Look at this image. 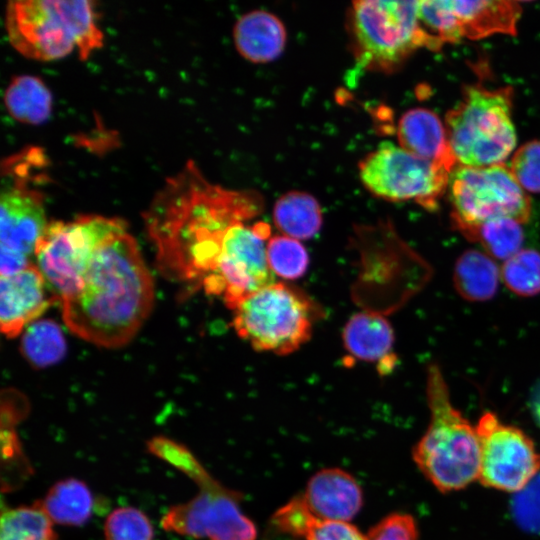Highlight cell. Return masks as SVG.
<instances>
[{"label": "cell", "instance_id": "6da1fadb", "mask_svg": "<svg viewBox=\"0 0 540 540\" xmlns=\"http://www.w3.org/2000/svg\"><path fill=\"white\" fill-rule=\"evenodd\" d=\"M257 194L210 183L193 161L169 177L144 212L156 265L169 280L204 289L213 276L228 227L260 212Z\"/></svg>", "mask_w": 540, "mask_h": 540}, {"label": "cell", "instance_id": "7a4b0ae2", "mask_svg": "<svg viewBox=\"0 0 540 540\" xmlns=\"http://www.w3.org/2000/svg\"><path fill=\"white\" fill-rule=\"evenodd\" d=\"M152 276L128 231L105 242L91 258L77 291L60 302L67 328L104 348L129 343L149 316Z\"/></svg>", "mask_w": 540, "mask_h": 540}, {"label": "cell", "instance_id": "3957f363", "mask_svg": "<svg viewBox=\"0 0 540 540\" xmlns=\"http://www.w3.org/2000/svg\"><path fill=\"white\" fill-rule=\"evenodd\" d=\"M426 376L430 421L413 449V459L440 492L458 491L479 478L480 444L476 427L453 405L439 366L429 365Z\"/></svg>", "mask_w": 540, "mask_h": 540}, {"label": "cell", "instance_id": "277c9868", "mask_svg": "<svg viewBox=\"0 0 540 540\" xmlns=\"http://www.w3.org/2000/svg\"><path fill=\"white\" fill-rule=\"evenodd\" d=\"M147 449L183 472L199 487V493L190 501L167 510L161 520L164 530L209 540L256 539L254 523L239 506L240 494L215 480L187 447L157 436L148 441Z\"/></svg>", "mask_w": 540, "mask_h": 540}, {"label": "cell", "instance_id": "5b68a950", "mask_svg": "<svg viewBox=\"0 0 540 540\" xmlns=\"http://www.w3.org/2000/svg\"><path fill=\"white\" fill-rule=\"evenodd\" d=\"M92 1L18 0L5 16L11 45L23 56L51 61L76 51L88 58L103 46V33Z\"/></svg>", "mask_w": 540, "mask_h": 540}, {"label": "cell", "instance_id": "8992f818", "mask_svg": "<svg viewBox=\"0 0 540 540\" xmlns=\"http://www.w3.org/2000/svg\"><path fill=\"white\" fill-rule=\"evenodd\" d=\"M47 159L40 148L29 147L3 160L0 197V272L15 274L30 264L45 232L44 195L40 190Z\"/></svg>", "mask_w": 540, "mask_h": 540}, {"label": "cell", "instance_id": "52a82bcc", "mask_svg": "<svg viewBox=\"0 0 540 540\" xmlns=\"http://www.w3.org/2000/svg\"><path fill=\"white\" fill-rule=\"evenodd\" d=\"M513 89L465 87L444 120L448 143L458 165L484 167L504 163L515 149Z\"/></svg>", "mask_w": 540, "mask_h": 540}, {"label": "cell", "instance_id": "ba28073f", "mask_svg": "<svg viewBox=\"0 0 540 540\" xmlns=\"http://www.w3.org/2000/svg\"><path fill=\"white\" fill-rule=\"evenodd\" d=\"M318 315L304 293L275 282L240 302L233 310L232 326L254 350L282 356L310 339Z\"/></svg>", "mask_w": 540, "mask_h": 540}, {"label": "cell", "instance_id": "9c48e42d", "mask_svg": "<svg viewBox=\"0 0 540 540\" xmlns=\"http://www.w3.org/2000/svg\"><path fill=\"white\" fill-rule=\"evenodd\" d=\"M349 26L355 59L368 70L391 72L415 50L427 48L419 1H354Z\"/></svg>", "mask_w": 540, "mask_h": 540}, {"label": "cell", "instance_id": "30bf717a", "mask_svg": "<svg viewBox=\"0 0 540 540\" xmlns=\"http://www.w3.org/2000/svg\"><path fill=\"white\" fill-rule=\"evenodd\" d=\"M126 231L127 223L123 219L101 215L49 222L34 256L54 298L61 302L74 294L94 253Z\"/></svg>", "mask_w": 540, "mask_h": 540}, {"label": "cell", "instance_id": "8fae6325", "mask_svg": "<svg viewBox=\"0 0 540 540\" xmlns=\"http://www.w3.org/2000/svg\"><path fill=\"white\" fill-rule=\"evenodd\" d=\"M447 189L451 221L457 231L499 218L524 224L531 216L529 195L504 163L484 167L456 165Z\"/></svg>", "mask_w": 540, "mask_h": 540}, {"label": "cell", "instance_id": "7c38bea8", "mask_svg": "<svg viewBox=\"0 0 540 540\" xmlns=\"http://www.w3.org/2000/svg\"><path fill=\"white\" fill-rule=\"evenodd\" d=\"M452 170L390 141L380 143L359 163L360 180L373 195L393 202L414 201L431 210L447 190Z\"/></svg>", "mask_w": 540, "mask_h": 540}, {"label": "cell", "instance_id": "4fadbf2b", "mask_svg": "<svg viewBox=\"0 0 540 540\" xmlns=\"http://www.w3.org/2000/svg\"><path fill=\"white\" fill-rule=\"evenodd\" d=\"M270 237L268 223H232L226 231L216 270L203 291L220 297L233 311L246 297L275 283L267 259Z\"/></svg>", "mask_w": 540, "mask_h": 540}, {"label": "cell", "instance_id": "5bb4252c", "mask_svg": "<svg viewBox=\"0 0 540 540\" xmlns=\"http://www.w3.org/2000/svg\"><path fill=\"white\" fill-rule=\"evenodd\" d=\"M475 427L480 444L478 480L482 485L518 493L536 478L540 452L523 430L502 422L491 411L483 412Z\"/></svg>", "mask_w": 540, "mask_h": 540}, {"label": "cell", "instance_id": "9a60e30c", "mask_svg": "<svg viewBox=\"0 0 540 540\" xmlns=\"http://www.w3.org/2000/svg\"><path fill=\"white\" fill-rule=\"evenodd\" d=\"M43 275L32 263L23 270L0 279V327L13 338L36 320L56 300ZM52 294V293H51Z\"/></svg>", "mask_w": 540, "mask_h": 540}, {"label": "cell", "instance_id": "2e32d148", "mask_svg": "<svg viewBox=\"0 0 540 540\" xmlns=\"http://www.w3.org/2000/svg\"><path fill=\"white\" fill-rule=\"evenodd\" d=\"M449 42L481 39L493 34L514 35L522 8L503 0H446Z\"/></svg>", "mask_w": 540, "mask_h": 540}, {"label": "cell", "instance_id": "e0dca14e", "mask_svg": "<svg viewBox=\"0 0 540 540\" xmlns=\"http://www.w3.org/2000/svg\"><path fill=\"white\" fill-rule=\"evenodd\" d=\"M302 497L320 520L348 522L363 504L360 486L349 473L339 468H326L314 474Z\"/></svg>", "mask_w": 540, "mask_h": 540}, {"label": "cell", "instance_id": "ac0fdd59", "mask_svg": "<svg viewBox=\"0 0 540 540\" xmlns=\"http://www.w3.org/2000/svg\"><path fill=\"white\" fill-rule=\"evenodd\" d=\"M398 144L411 154L454 169L457 164L446 127L432 110L422 107L404 112L396 126Z\"/></svg>", "mask_w": 540, "mask_h": 540}, {"label": "cell", "instance_id": "d6986e66", "mask_svg": "<svg viewBox=\"0 0 540 540\" xmlns=\"http://www.w3.org/2000/svg\"><path fill=\"white\" fill-rule=\"evenodd\" d=\"M233 40L243 58L263 64L276 60L283 53L287 31L279 17L258 9L243 14L236 21Z\"/></svg>", "mask_w": 540, "mask_h": 540}, {"label": "cell", "instance_id": "ffe728a7", "mask_svg": "<svg viewBox=\"0 0 540 540\" xmlns=\"http://www.w3.org/2000/svg\"><path fill=\"white\" fill-rule=\"evenodd\" d=\"M342 338L344 348L354 359L378 362L383 373L394 366V331L383 316L375 312L355 313L346 322Z\"/></svg>", "mask_w": 540, "mask_h": 540}, {"label": "cell", "instance_id": "44dd1931", "mask_svg": "<svg viewBox=\"0 0 540 540\" xmlns=\"http://www.w3.org/2000/svg\"><path fill=\"white\" fill-rule=\"evenodd\" d=\"M501 280L500 267L484 251L468 249L456 260L453 284L456 292L470 302L493 298Z\"/></svg>", "mask_w": 540, "mask_h": 540}, {"label": "cell", "instance_id": "7402d4cb", "mask_svg": "<svg viewBox=\"0 0 540 540\" xmlns=\"http://www.w3.org/2000/svg\"><path fill=\"white\" fill-rule=\"evenodd\" d=\"M36 503L52 522L81 526L93 513L94 497L83 481L68 478L56 482L45 497Z\"/></svg>", "mask_w": 540, "mask_h": 540}, {"label": "cell", "instance_id": "603a6c76", "mask_svg": "<svg viewBox=\"0 0 540 540\" xmlns=\"http://www.w3.org/2000/svg\"><path fill=\"white\" fill-rule=\"evenodd\" d=\"M273 221L282 235L296 240H308L313 238L322 226V209L313 195L303 191H290L275 202Z\"/></svg>", "mask_w": 540, "mask_h": 540}, {"label": "cell", "instance_id": "cb8c5ba5", "mask_svg": "<svg viewBox=\"0 0 540 540\" xmlns=\"http://www.w3.org/2000/svg\"><path fill=\"white\" fill-rule=\"evenodd\" d=\"M4 102L9 114L26 124H41L52 111L50 90L41 79L31 75L14 77L6 88Z\"/></svg>", "mask_w": 540, "mask_h": 540}, {"label": "cell", "instance_id": "d4e9b609", "mask_svg": "<svg viewBox=\"0 0 540 540\" xmlns=\"http://www.w3.org/2000/svg\"><path fill=\"white\" fill-rule=\"evenodd\" d=\"M458 232L478 243L490 257L503 262L519 252L524 242L522 223L510 218L493 219Z\"/></svg>", "mask_w": 540, "mask_h": 540}, {"label": "cell", "instance_id": "484cf974", "mask_svg": "<svg viewBox=\"0 0 540 540\" xmlns=\"http://www.w3.org/2000/svg\"><path fill=\"white\" fill-rule=\"evenodd\" d=\"M21 351L33 366L43 368L63 358L66 342L61 329L55 322L35 321L23 334Z\"/></svg>", "mask_w": 540, "mask_h": 540}, {"label": "cell", "instance_id": "4316f807", "mask_svg": "<svg viewBox=\"0 0 540 540\" xmlns=\"http://www.w3.org/2000/svg\"><path fill=\"white\" fill-rule=\"evenodd\" d=\"M0 540H57L53 522L37 505L2 511Z\"/></svg>", "mask_w": 540, "mask_h": 540}, {"label": "cell", "instance_id": "83f0119b", "mask_svg": "<svg viewBox=\"0 0 540 540\" xmlns=\"http://www.w3.org/2000/svg\"><path fill=\"white\" fill-rule=\"evenodd\" d=\"M501 280L514 294L532 297L540 294V252L522 248L500 267Z\"/></svg>", "mask_w": 540, "mask_h": 540}, {"label": "cell", "instance_id": "f1b7e54d", "mask_svg": "<svg viewBox=\"0 0 540 540\" xmlns=\"http://www.w3.org/2000/svg\"><path fill=\"white\" fill-rule=\"evenodd\" d=\"M267 259L274 275L285 280L302 277L309 266V255L302 243L282 234L268 240Z\"/></svg>", "mask_w": 540, "mask_h": 540}, {"label": "cell", "instance_id": "f546056e", "mask_svg": "<svg viewBox=\"0 0 540 540\" xmlns=\"http://www.w3.org/2000/svg\"><path fill=\"white\" fill-rule=\"evenodd\" d=\"M105 540H153L149 518L135 507L114 509L104 523Z\"/></svg>", "mask_w": 540, "mask_h": 540}, {"label": "cell", "instance_id": "4dcf8cb0", "mask_svg": "<svg viewBox=\"0 0 540 540\" xmlns=\"http://www.w3.org/2000/svg\"><path fill=\"white\" fill-rule=\"evenodd\" d=\"M508 167L526 192L540 193V140L520 146L512 155Z\"/></svg>", "mask_w": 540, "mask_h": 540}, {"label": "cell", "instance_id": "1f68e13d", "mask_svg": "<svg viewBox=\"0 0 540 540\" xmlns=\"http://www.w3.org/2000/svg\"><path fill=\"white\" fill-rule=\"evenodd\" d=\"M320 520L308 508L302 495L291 499L272 517L273 524L281 531L296 538H306Z\"/></svg>", "mask_w": 540, "mask_h": 540}, {"label": "cell", "instance_id": "d6a6232c", "mask_svg": "<svg viewBox=\"0 0 540 540\" xmlns=\"http://www.w3.org/2000/svg\"><path fill=\"white\" fill-rule=\"evenodd\" d=\"M418 528L415 519L406 513H392L366 535L367 540H417Z\"/></svg>", "mask_w": 540, "mask_h": 540}, {"label": "cell", "instance_id": "836d02e7", "mask_svg": "<svg viewBox=\"0 0 540 540\" xmlns=\"http://www.w3.org/2000/svg\"><path fill=\"white\" fill-rule=\"evenodd\" d=\"M305 540H367L356 526L344 521L318 520Z\"/></svg>", "mask_w": 540, "mask_h": 540}, {"label": "cell", "instance_id": "e575fe53", "mask_svg": "<svg viewBox=\"0 0 540 540\" xmlns=\"http://www.w3.org/2000/svg\"><path fill=\"white\" fill-rule=\"evenodd\" d=\"M533 410L534 415L540 424V391L536 394L535 400L533 402Z\"/></svg>", "mask_w": 540, "mask_h": 540}]
</instances>
